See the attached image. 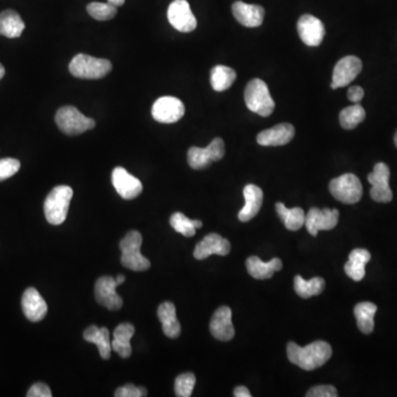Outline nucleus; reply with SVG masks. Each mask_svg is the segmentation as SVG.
I'll use <instances>...</instances> for the list:
<instances>
[{
  "label": "nucleus",
  "mask_w": 397,
  "mask_h": 397,
  "mask_svg": "<svg viewBox=\"0 0 397 397\" xmlns=\"http://www.w3.org/2000/svg\"><path fill=\"white\" fill-rule=\"evenodd\" d=\"M287 356L288 360L296 366L306 371H312L328 362L332 356V349L326 341H314L307 346L290 342L287 346Z\"/></svg>",
  "instance_id": "nucleus-1"
},
{
  "label": "nucleus",
  "mask_w": 397,
  "mask_h": 397,
  "mask_svg": "<svg viewBox=\"0 0 397 397\" xmlns=\"http://www.w3.org/2000/svg\"><path fill=\"white\" fill-rule=\"evenodd\" d=\"M73 190L71 186H58L52 189L44 201V214L52 226L63 223L69 212Z\"/></svg>",
  "instance_id": "nucleus-2"
},
{
  "label": "nucleus",
  "mask_w": 397,
  "mask_h": 397,
  "mask_svg": "<svg viewBox=\"0 0 397 397\" xmlns=\"http://www.w3.org/2000/svg\"><path fill=\"white\" fill-rule=\"evenodd\" d=\"M70 73L78 79H102L112 71V63L106 59H98L88 54H76L69 64Z\"/></svg>",
  "instance_id": "nucleus-3"
},
{
  "label": "nucleus",
  "mask_w": 397,
  "mask_h": 397,
  "mask_svg": "<svg viewBox=\"0 0 397 397\" xmlns=\"http://www.w3.org/2000/svg\"><path fill=\"white\" fill-rule=\"evenodd\" d=\"M244 98L248 110L262 117H268L274 112V100L270 95L268 84L262 80L254 79L248 82Z\"/></svg>",
  "instance_id": "nucleus-4"
},
{
  "label": "nucleus",
  "mask_w": 397,
  "mask_h": 397,
  "mask_svg": "<svg viewBox=\"0 0 397 397\" xmlns=\"http://www.w3.org/2000/svg\"><path fill=\"white\" fill-rule=\"evenodd\" d=\"M142 236L137 231H130L125 238L120 240V248L122 250L120 263L128 270L135 272H144L150 268L148 258H144L140 253Z\"/></svg>",
  "instance_id": "nucleus-5"
},
{
  "label": "nucleus",
  "mask_w": 397,
  "mask_h": 397,
  "mask_svg": "<svg viewBox=\"0 0 397 397\" xmlns=\"http://www.w3.org/2000/svg\"><path fill=\"white\" fill-rule=\"evenodd\" d=\"M55 123L65 135H81L88 130L95 127V122L92 118L86 117L74 106H63L55 115Z\"/></svg>",
  "instance_id": "nucleus-6"
},
{
  "label": "nucleus",
  "mask_w": 397,
  "mask_h": 397,
  "mask_svg": "<svg viewBox=\"0 0 397 397\" xmlns=\"http://www.w3.org/2000/svg\"><path fill=\"white\" fill-rule=\"evenodd\" d=\"M329 190L334 198L346 204L358 203L363 194L362 184L353 174H344L331 180Z\"/></svg>",
  "instance_id": "nucleus-7"
},
{
  "label": "nucleus",
  "mask_w": 397,
  "mask_h": 397,
  "mask_svg": "<svg viewBox=\"0 0 397 397\" xmlns=\"http://www.w3.org/2000/svg\"><path fill=\"white\" fill-rule=\"evenodd\" d=\"M226 154V145L222 138H216L206 148L191 147L188 152V162L192 169L201 170L211 162H218Z\"/></svg>",
  "instance_id": "nucleus-8"
},
{
  "label": "nucleus",
  "mask_w": 397,
  "mask_h": 397,
  "mask_svg": "<svg viewBox=\"0 0 397 397\" xmlns=\"http://www.w3.org/2000/svg\"><path fill=\"white\" fill-rule=\"evenodd\" d=\"M369 182L372 184L371 198L380 203L392 201L393 192L390 188V168L384 162L375 164L373 172L368 176Z\"/></svg>",
  "instance_id": "nucleus-9"
},
{
  "label": "nucleus",
  "mask_w": 397,
  "mask_h": 397,
  "mask_svg": "<svg viewBox=\"0 0 397 397\" xmlns=\"http://www.w3.org/2000/svg\"><path fill=\"white\" fill-rule=\"evenodd\" d=\"M186 113L184 103L174 96H164L154 102L152 108V117L162 124L176 123Z\"/></svg>",
  "instance_id": "nucleus-10"
},
{
  "label": "nucleus",
  "mask_w": 397,
  "mask_h": 397,
  "mask_svg": "<svg viewBox=\"0 0 397 397\" xmlns=\"http://www.w3.org/2000/svg\"><path fill=\"white\" fill-rule=\"evenodd\" d=\"M170 25L180 32H191L196 28V19L186 0H174L168 8Z\"/></svg>",
  "instance_id": "nucleus-11"
},
{
  "label": "nucleus",
  "mask_w": 397,
  "mask_h": 397,
  "mask_svg": "<svg viewBox=\"0 0 397 397\" xmlns=\"http://www.w3.org/2000/svg\"><path fill=\"white\" fill-rule=\"evenodd\" d=\"M339 222V211L337 208H312L306 216L305 226L312 236H316L319 231H329L336 228Z\"/></svg>",
  "instance_id": "nucleus-12"
},
{
  "label": "nucleus",
  "mask_w": 397,
  "mask_h": 397,
  "mask_svg": "<svg viewBox=\"0 0 397 397\" xmlns=\"http://www.w3.org/2000/svg\"><path fill=\"white\" fill-rule=\"evenodd\" d=\"M361 70H362V61L358 57L348 55L341 59L334 66L331 88L337 90L349 85L353 80H356Z\"/></svg>",
  "instance_id": "nucleus-13"
},
{
  "label": "nucleus",
  "mask_w": 397,
  "mask_h": 397,
  "mask_svg": "<svg viewBox=\"0 0 397 397\" xmlns=\"http://www.w3.org/2000/svg\"><path fill=\"white\" fill-rule=\"evenodd\" d=\"M297 30L302 41L309 47L320 46L326 35L322 20L312 15L302 16L297 23Z\"/></svg>",
  "instance_id": "nucleus-14"
},
{
  "label": "nucleus",
  "mask_w": 397,
  "mask_h": 397,
  "mask_svg": "<svg viewBox=\"0 0 397 397\" xmlns=\"http://www.w3.org/2000/svg\"><path fill=\"white\" fill-rule=\"evenodd\" d=\"M112 184L117 194L125 200L137 198L142 192V184L123 167H116L112 174Z\"/></svg>",
  "instance_id": "nucleus-15"
},
{
  "label": "nucleus",
  "mask_w": 397,
  "mask_h": 397,
  "mask_svg": "<svg viewBox=\"0 0 397 397\" xmlns=\"http://www.w3.org/2000/svg\"><path fill=\"white\" fill-rule=\"evenodd\" d=\"M117 282L114 277L103 276L95 284V298L98 304L106 307L110 310H118L123 306L122 297L116 292Z\"/></svg>",
  "instance_id": "nucleus-16"
},
{
  "label": "nucleus",
  "mask_w": 397,
  "mask_h": 397,
  "mask_svg": "<svg viewBox=\"0 0 397 397\" xmlns=\"http://www.w3.org/2000/svg\"><path fill=\"white\" fill-rule=\"evenodd\" d=\"M231 250L230 240L222 238L220 234H208L201 242L198 243L194 252V258L198 260H206L208 256L228 255Z\"/></svg>",
  "instance_id": "nucleus-17"
},
{
  "label": "nucleus",
  "mask_w": 397,
  "mask_h": 397,
  "mask_svg": "<svg viewBox=\"0 0 397 397\" xmlns=\"http://www.w3.org/2000/svg\"><path fill=\"white\" fill-rule=\"evenodd\" d=\"M210 331L214 338L221 341H230L235 336V329L232 324V310L223 306L214 312L210 322Z\"/></svg>",
  "instance_id": "nucleus-18"
},
{
  "label": "nucleus",
  "mask_w": 397,
  "mask_h": 397,
  "mask_svg": "<svg viewBox=\"0 0 397 397\" xmlns=\"http://www.w3.org/2000/svg\"><path fill=\"white\" fill-rule=\"evenodd\" d=\"M21 306L23 314L30 322H39L47 316V302L39 292L32 287L26 290L22 295Z\"/></svg>",
  "instance_id": "nucleus-19"
},
{
  "label": "nucleus",
  "mask_w": 397,
  "mask_h": 397,
  "mask_svg": "<svg viewBox=\"0 0 397 397\" xmlns=\"http://www.w3.org/2000/svg\"><path fill=\"white\" fill-rule=\"evenodd\" d=\"M295 136V128L292 124H278L270 129H265L258 135V142L265 147L285 146L292 142Z\"/></svg>",
  "instance_id": "nucleus-20"
},
{
  "label": "nucleus",
  "mask_w": 397,
  "mask_h": 397,
  "mask_svg": "<svg viewBox=\"0 0 397 397\" xmlns=\"http://www.w3.org/2000/svg\"><path fill=\"white\" fill-rule=\"evenodd\" d=\"M232 11L235 19L244 27H260L264 21L265 10L262 6L236 1L232 6Z\"/></svg>",
  "instance_id": "nucleus-21"
},
{
  "label": "nucleus",
  "mask_w": 397,
  "mask_h": 397,
  "mask_svg": "<svg viewBox=\"0 0 397 397\" xmlns=\"http://www.w3.org/2000/svg\"><path fill=\"white\" fill-rule=\"evenodd\" d=\"M243 194L245 198V206H243L242 210L238 212V220L240 222H248L260 212L263 206L264 194L260 186H255V184H248L244 188Z\"/></svg>",
  "instance_id": "nucleus-22"
},
{
  "label": "nucleus",
  "mask_w": 397,
  "mask_h": 397,
  "mask_svg": "<svg viewBox=\"0 0 397 397\" xmlns=\"http://www.w3.org/2000/svg\"><path fill=\"white\" fill-rule=\"evenodd\" d=\"M248 274L255 280H268L275 272L282 270V263L280 258H272L270 262H263L258 256H250L246 260Z\"/></svg>",
  "instance_id": "nucleus-23"
},
{
  "label": "nucleus",
  "mask_w": 397,
  "mask_h": 397,
  "mask_svg": "<svg viewBox=\"0 0 397 397\" xmlns=\"http://www.w3.org/2000/svg\"><path fill=\"white\" fill-rule=\"evenodd\" d=\"M371 254L369 250L356 248L350 253L349 260L344 265V270L349 277L354 282H360L366 276V265L370 262Z\"/></svg>",
  "instance_id": "nucleus-24"
},
{
  "label": "nucleus",
  "mask_w": 397,
  "mask_h": 397,
  "mask_svg": "<svg viewBox=\"0 0 397 397\" xmlns=\"http://www.w3.org/2000/svg\"><path fill=\"white\" fill-rule=\"evenodd\" d=\"M158 318L162 324L164 334L170 339H176L181 334V326L176 319V307L172 302H164L158 308Z\"/></svg>",
  "instance_id": "nucleus-25"
},
{
  "label": "nucleus",
  "mask_w": 397,
  "mask_h": 397,
  "mask_svg": "<svg viewBox=\"0 0 397 397\" xmlns=\"http://www.w3.org/2000/svg\"><path fill=\"white\" fill-rule=\"evenodd\" d=\"M135 334V328L132 324H122L114 331V339L112 340V350L120 354V358L127 359L132 356L130 339Z\"/></svg>",
  "instance_id": "nucleus-26"
},
{
  "label": "nucleus",
  "mask_w": 397,
  "mask_h": 397,
  "mask_svg": "<svg viewBox=\"0 0 397 397\" xmlns=\"http://www.w3.org/2000/svg\"><path fill=\"white\" fill-rule=\"evenodd\" d=\"M25 27V22L15 10H5L0 14V35L4 37L19 38Z\"/></svg>",
  "instance_id": "nucleus-27"
},
{
  "label": "nucleus",
  "mask_w": 397,
  "mask_h": 397,
  "mask_svg": "<svg viewBox=\"0 0 397 397\" xmlns=\"http://www.w3.org/2000/svg\"><path fill=\"white\" fill-rule=\"evenodd\" d=\"M88 342L96 344L103 360H108L112 352V342L110 340V331L107 328H98L96 326L88 327L83 334Z\"/></svg>",
  "instance_id": "nucleus-28"
},
{
  "label": "nucleus",
  "mask_w": 397,
  "mask_h": 397,
  "mask_svg": "<svg viewBox=\"0 0 397 397\" xmlns=\"http://www.w3.org/2000/svg\"><path fill=\"white\" fill-rule=\"evenodd\" d=\"M376 312L378 307L373 302H364L356 305L354 316L362 334H370L374 330V316Z\"/></svg>",
  "instance_id": "nucleus-29"
},
{
  "label": "nucleus",
  "mask_w": 397,
  "mask_h": 397,
  "mask_svg": "<svg viewBox=\"0 0 397 397\" xmlns=\"http://www.w3.org/2000/svg\"><path fill=\"white\" fill-rule=\"evenodd\" d=\"M276 211L280 220L284 222L287 230L298 231L305 226L306 214L300 208H288L282 202L276 203Z\"/></svg>",
  "instance_id": "nucleus-30"
},
{
  "label": "nucleus",
  "mask_w": 397,
  "mask_h": 397,
  "mask_svg": "<svg viewBox=\"0 0 397 397\" xmlns=\"http://www.w3.org/2000/svg\"><path fill=\"white\" fill-rule=\"evenodd\" d=\"M236 72L226 65H216L211 70V85L214 91L224 92L233 85Z\"/></svg>",
  "instance_id": "nucleus-31"
},
{
  "label": "nucleus",
  "mask_w": 397,
  "mask_h": 397,
  "mask_svg": "<svg viewBox=\"0 0 397 397\" xmlns=\"http://www.w3.org/2000/svg\"><path fill=\"white\" fill-rule=\"evenodd\" d=\"M295 292L302 298H310L322 294L326 287L324 278L314 277L310 280H305L302 276H296L294 280Z\"/></svg>",
  "instance_id": "nucleus-32"
},
{
  "label": "nucleus",
  "mask_w": 397,
  "mask_h": 397,
  "mask_svg": "<svg viewBox=\"0 0 397 397\" xmlns=\"http://www.w3.org/2000/svg\"><path fill=\"white\" fill-rule=\"evenodd\" d=\"M341 126L344 129H354L359 124L366 120V110L360 104H353L341 110L340 116Z\"/></svg>",
  "instance_id": "nucleus-33"
},
{
  "label": "nucleus",
  "mask_w": 397,
  "mask_h": 397,
  "mask_svg": "<svg viewBox=\"0 0 397 397\" xmlns=\"http://www.w3.org/2000/svg\"><path fill=\"white\" fill-rule=\"evenodd\" d=\"M88 13L94 19L100 21H107L113 19L117 15V8L108 3H91L88 4Z\"/></svg>",
  "instance_id": "nucleus-34"
},
{
  "label": "nucleus",
  "mask_w": 397,
  "mask_h": 397,
  "mask_svg": "<svg viewBox=\"0 0 397 397\" xmlns=\"http://www.w3.org/2000/svg\"><path fill=\"white\" fill-rule=\"evenodd\" d=\"M170 226L178 233L182 234L186 238H191L196 234L194 220H190L189 218H186L184 213H180V212L172 214L171 218H170Z\"/></svg>",
  "instance_id": "nucleus-35"
},
{
  "label": "nucleus",
  "mask_w": 397,
  "mask_h": 397,
  "mask_svg": "<svg viewBox=\"0 0 397 397\" xmlns=\"http://www.w3.org/2000/svg\"><path fill=\"white\" fill-rule=\"evenodd\" d=\"M196 385V376L192 373H184L176 379L174 382V392L176 396L189 397L194 392Z\"/></svg>",
  "instance_id": "nucleus-36"
},
{
  "label": "nucleus",
  "mask_w": 397,
  "mask_h": 397,
  "mask_svg": "<svg viewBox=\"0 0 397 397\" xmlns=\"http://www.w3.org/2000/svg\"><path fill=\"white\" fill-rule=\"evenodd\" d=\"M20 169V162L15 158L0 159V181H5L15 176Z\"/></svg>",
  "instance_id": "nucleus-37"
},
{
  "label": "nucleus",
  "mask_w": 397,
  "mask_h": 397,
  "mask_svg": "<svg viewBox=\"0 0 397 397\" xmlns=\"http://www.w3.org/2000/svg\"><path fill=\"white\" fill-rule=\"evenodd\" d=\"M116 397H144L147 396V390L142 386H135L134 384H126L117 388L115 392Z\"/></svg>",
  "instance_id": "nucleus-38"
},
{
  "label": "nucleus",
  "mask_w": 397,
  "mask_h": 397,
  "mask_svg": "<svg viewBox=\"0 0 397 397\" xmlns=\"http://www.w3.org/2000/svg\"><path fill=\"white\" fill-rule=\"evenodd\" d=\"M307 397H337L338 392L332 385H318L310 388L306 394Z\"/></svg>",
  "instance_id": "nucleus-39"
},
{
  "label": "nucleus",
  "mask_w": 397,
  "mask_h": 397,
  "mask_svg": "<svg viewBox=\"0 0 397 397\" xmlns=\"http://www.w3.org/2000/svg\"><path fill=\"white\" fill-rule=\"evenodd\" d=\"M28 397H51L52 393L49 386L44 383H36L32 385L27 393Z\"/></svg>",
  "instance_id": "nucleus-40"
},
{
  "label": "nucleus",
  "mask_w": 397,
  "mask_h": 397,
  "mask_svg": "<svg viewBox=\"0 0 397 397\" xmlns=\"http://www.w3.org/2000/svg\"><path fill=\"white\" fill-rule=\"evenodd\" d=\"M363 97H364V90L361 86H351L349 88V101L352 102L353 104L360 103Z\"/></svg>",
  "instance_id": "nucleus-41"
},
{
  "label": "nucleus",
  "mask_w": 397,
  "mask_h": 397,
  "mask_svg": "<svg viewBox=\"0 0 397 397\" xmlns=\"http://www.w3.org/2000/svg\"><path fill=\"white\" fill-rule=\"evenodd\" d=\"M234 396L235 397H250V391L245 386H238V388L234 390Z\"/></svg>",
  "instance_id": "nucleus-42"
},
{
  "label": "nucleus",
  "mask_w": 397,
  "mask_h": 397,
  "mask_svg": "<svg viewBox=\"0 0 397 397\" xmlns=\"http://www.w3.org/2000/svg\"><path fill=\"white\" fill-rule=\"evenodd\" d=\"M107 3L117 8L120 7V6H123L124 4H125V0H107Z\"/></svg>",
  "instance_id": "nucleus-43"
},
{
  "label": "nucleus",
  "mask_w": 397,
  "mask_h": 397,
  "mask_svg": "<svg viewBox=\"0 0 397 397\" xmlns=\"http://www.w3.org/2000/svg\"><path fill=\"white\" fill-rule=\"evenodd\" d=\"M116 282H117L118 286L120 285L124 284L125 282V276L124 275H118L117 278H115Z\"/></svg>",
  "instance_id": "nucleus-44"
},
{
  "label": "nucleus",
  "mask_w": 397,
  "mask_h": 397,
  "mask_svg": "<svg viewBox=\"0 0 397 397\" xmlns=\"http://www.w3.org/2000/svg\"><path fill=\"white\" fill-rule=\"evenodd\" d=\"M194 226H196V228H201L202 226H203V223H202L201 221L198 220H194Z\"/></svg>",
  "instance_id": "nucleus-45"
},
{
  "label": "nucleus",
  "mask_w": 397,
  "mask_h": 397,
  "mask_svg": "<svg viewBox=\"0 0 397 397\" xmlns=\"http://www.w3.org/2000/svg\"><path fill=\"white\" fill-rule=\"evenodd\" d=\"M4 75H5V68L3 64L0 63V80L3 79Z\"/></svg>",
  "instance_id": "nucleus-46"
},
{
  "label": "nucleus",
  "mask_w": 397,
  "mask_h": 397,
  "mask_svg": "<svg viewBox=\"0 0 397 397\" xmlns=\"http://www.w3.org/2000/svg\"><path fill=\"white\" fill-rule=\"evenodd\" d=\"M394 142H395V145H396L397 147V132L396 134H395Z\"/></svg>",
  "instance_id": "nucleus-47"
}]
</instances>
